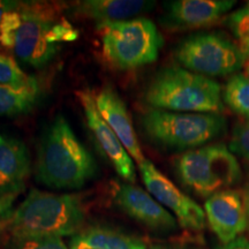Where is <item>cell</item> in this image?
Listing matches in <instances>:
<instances>
[{
    "label": "cell",
    "mask_w": 249,
    "mask_h": 249,
    "mask_svg": "<svg viewBox=\"0 0 249 249\" xmlns=\"http://www.w3.org/2000/svg\"><path fill=\"white\" fill-rule=\"evenodd\" d=\"M247 73H248V76H249V64H248V66H247Z\"/></svg>",
    "instance_id": "obj_31"
},
{
    "label": "cell",
    "mask_w": 249,
    "mask_h": 249,
    "mask_svg": "<svg viewBox=\"0 0 249 249\" xmlns=\"http://www.w3.org/2000/svg\"><path fill=\"white\" fill-rule=\"evenodd\" d=\"M148 249H182V248L177 247V246H173V245L156 244V245H151L150 247H148Z\"/></svg>",
    "instance_id": "obj_28"
},
{
    "label": "cell",
    "mask_w": 249,
    "mask_h": 249,
    "mask_svg": "<svg viewBox=\"0 0 249 249\" xmlns=\"http://www.w3.org/2000/svg\"><path fill=\"white\" fill-rule=\"evenodd\" d=\"M103 54L118 70H134L157 60L164 39L156 24L147 18L98 27Z\"/></svg>",
    "instance_id": "obj_6"
},
{
    "label": "cell",
    "mask_w": 249,
    "mask_h": 249,
    "mask_svg": "<svg viewBox=\"0 0 249 249\" xmlns=\"http://www.w3.org/2000/svg\"><path fill=\"white\" fill-rule=\"evenodd\" d=\"M174 55L183 68L207 77L234 74L247 59L240 45L219 33L186 37L177 46Z\"/></svg>",
    "instance_id": "obj_8"
},
{
    "label": "cell",
    "mask_w": 249,
    "mask_h": 249,
    "mask_svg": "<svg viewBox=\"0 0 249 249\" xmlns=\"http://www.w3.org/2000/svg\"><path fill=\"white\" fill-rule=\"evenodd\" d=\"M144 101L156 110L171 112L220 114L224 111L219 83L179 66L158 71L145 90Z\"/></svg>",
    "instance_id": "obj_3"
},
{
    "label": "cell",
    "mask_w": 249,
    "mask_h": 249,
    "mask_svg": "<svg viewBox=\"0 0 249 249\" xmlns=\"http://www.w3.org/2000/svg\"><path fill=\"white\" fill-rule=\"evenodd\" d=\"M77 97L85 112L87 124L101 155L124 180L130 183L135 181L136 172L133 158L118 139L116 133L102 118L96 107L95 96L89 90H81L77 92Z\"/></svg>",
    "instance_id": "obj_10"
},
{
    "label": "cell",
    "mask_w": 249,
    "mask_h": 249,
    "mask_svg": "<svg viewBox=\"0 0 249 249\" xmlns=\"http://www.w3.org/2000/svg\"><path fill=\"white\" fill-rule=\"evenodd\" d=\"M154 1L144 0H85L74 5L76 14L91 18L99 26L132 20L150 11Z\"/></svg>",
    "instance_id": "obj_16"
},
{
    "label": "cell",
    "mask_w": 249,
    "mask_h": 249,
    "mask_svg": "<svg viewBox=\"0 0 249 249\" xmlns=\"http://www.w3.org/2000/svg\"><path fill=\"white\" fill-rule=\"evenodd\" d=\"M71 249H148V246L139 236L97 225L83 229L74 235Z\"/></svg>",
    "instance_id": "obj_17"
},
{
    "label": "cell",
    "mask_w": 249,
    "mask_h": 249,
    "mask_svg": "<svg viewBox=\"0 0 249 249\" xmlns=\"http://www.w3.org/2000/svg\"><path fill=\"white\" fill-rule=\"evenodd\" d=\"M86 222L82 200L75 194H52L31 189L13 210L4 229L12 239L27 236L75 235Z\"/></svg>",
    "instance_id": "obj_2"
},
{
    "label": "cell",
    "mask_w": 249,
    "mask_h": 249,
    "mask_svg": "<svg viewBox=\"0 0 249 249\" xmlns=\"http://www.w3.org/2000/svg\"><path fill=\"white\" fill-rule=\"evenodd\" d=\"M145 135L156 144L173 150L204 147L226 132V119L220 114L186 113L151 108L141 118Z\"/></svg>",
    "instance_id": "obj_5"
},
{
    "label": "cell",
    "mask_w": 249,
    "mask_h": 249,
    "mask_svg": "<svg viewBox=\"0 0 249 249\" xmlns=\"http://www.w3.org/2000/svg\"><path fill=\"white\" fill-rule=\"evenodd\" d=\"M139 171L149 194L172 211L180 227L189 232H201L204 229L207 220L204 209L180 191L150 160H144L139 164Z\"/></svg>",
    "instance_id": "obj_9"
},
{
    "label": "cell",
    "mask_w": 249,
    "mask_h": 249,
    "mask_svg": "<svg viewBox=\"0 0 249 249\" xmlns=\"http://www.w3.org/2000/svg\"><path fill=\"white\" fill-rule=\"evenodd\" d=\"M13 249H68L59 236L39 235L13 239Z\"/></svg>",
    "instance_id": "obj_22"
},
{
    "label": "cell",
    "mask_w": 249,
    "mask_h": 249,
    "mask_svg": "<svg viewBox=\"0 0 249 249\" xmlns=\"http://www.w3.org/2000/svg\"><path fill=\"white\" fill-rule=\"evenodd\" d=\"M14 197H0V229H4L6 222L13 213Z\"/></svg>",
    "instance_id": "obj_25"
},
{
    "label": "cell",
    "mask_w": 249,
    "mask_h": 249,
    "mask_svg": "<svg viewBox=\"0 0 249 249\" xmlns=\"http://www.w3.org/2000/svg\"><path fill=\"white\" fill-rule=\"evenodd\" d=\"M95 102L102 118L116 133L130 157L138 165L141 164L145 158L133 127L132 118L123 99L111 87H104L98 95L95 96Z\"/></svg>",
    "instance_id": "obj_15"
},
{
    "label": "cell",
    "mask_w": 249,
    "mask_h": 249,
    "mask_svg": "<svg viewBox=\"0 0 249 249\" xmlns=\"http://www.w3.org/2000/svg\"><path fill=\"white\" fill-rule=\"evenodd\" d=\"M230 150L249 163V121L236 124L233 128Z\"/></svg>",
    "instance_id": "obj_24"
},
{
    "label": "cell",
    "mask_w": 249,
    "mask_h": 249,
    "mask_svg": "<svg viewBox=\"0 0 249 249\" xmlns=\"http://www.w3.org/2000/svg\"><path fill=\"white\" fill-rule=\"evenodd\" d=\"M31 172L30 154L21 140L0 134V197L17 198Z\"/></svg>",
    "instance_id": "obj_14"
},
{
    "label": "cell",
    "mask_w": 249,
    "mask_h": 249,
    "mask_svg": "<svg viewBox=\"0 0 249 249\" xmlns=\"http://www.w3.org/2000/svg\"><path fill=\"white\" fill-rule=\"evenodd\" d=\"M176 171L183 186L201 197L240 182L242 172L235 155L225 144H207L189 150L176 160Z\"/></svg>",
    "instance_id": "obj_7"
},
{
    "label": "cell",
    "mask_w": 249,
    "mask_h": 249,
    "mask_svg": "<svg viewBox=\"0 0 249 249\" xmlns=\"http://www.w3.org/2000/svg\"><path fill=\"white\" fill-rule=\"evenodd\" d=\"M17 4L18 1H0V23H1L4 15L8 13L11 9H13Z\"/></svg>",
    "instance_id": "obj_27"
},
{
    "label": "cell",
    "mask_w": 249,
    "mask_h": 249,
    "mask_svg": "<svg viewBox=\"0 0 249 249\" xmlns=\"http://www.w3.org/2000/svg\"><path fill=\"white\" fill-rule=\"evenodd\" d=\"M216 249H249V239L240 236V238L235 239L234 241L226 245H222Z\"/></svg>",
    "instance_id": "obj_26"
},
{
    "label": "cell",
    "mask_w": 249,
    "mask_h": 249,
    "mask_svg": "<svg viewBox=\"0 0 249 249\" xmlns=\"http://www.w3.org/2000/svg\"><path fill=\"white\" fill-rule=\"evenodd\" d=\"M208 223L223 245L230 244L247 230L248 217L244 197L232 189L218 192L204 203Z\"/></svg>",
    "instance_id": "obj_12"
},
{
    "label": "cell",
    "mask_w": 249,
    "mask_h": 249,
    "mask_svg": "<svg viewBox=\"0 0 249 249\" xmlns=\"http://www.w3.org/2000/svg\"><path fill=\"white\" fill-rule=\"evenodd\" d=\"M0 86L14 89H34L40 87L35 77L24 73L17 60L4 53H0Z\"/></svg>",
    "instance_id": "obj_20"
},
{
    "label": "cell",
    "mask_w": 249,
    "mask_h": 249,
    "mask_svg": "<svg viewBox=\"0 0 249 249\" xmlns=\"http://www.w3.org/2000/svg\"><path fill=\"white\" fill-rule=\"evenodd\" d=\"M112 194L113 202L121 211L152 231L170 233L178 229L176 217L140 187L117 183Z\"/></svg>",
    "instance_id": "obj_11"
},
{
    "label": "cell",
    "mask_w": 249,
    "mask_h": 249,
    "mask_svg": "<svg viewBox=\"0 0 249 249\" xmlns=\"http://www.w3.org/2000/svg\"><path fill=\"white\" fill-rule=\"evenodd\" d=\"M18 5H20V1H18L17 6L4 15L1 23H0V45L2 48L11 50V51L13 49L15 35H17L18 26L21 23Z\"/></svg>",
    "instance_id": "obj_21"
},
{
    "label": "cell",
    "mask_w": 249,
    "mask_h": 249,
    "mask_svg": "<svg viewBox=\"0 0 249 249\" xmlns=\"http://www.w3.org/2000/svg\"><path fill=\"white\" fill-rule=\"evenodd\" d=\"M241 9V11L242 12H244V13L245 14H247V15H249V1L247 2V4H246L245 6H244V7H242V8H240Z\"/></svg>",
    "instance_id": "obj_30"
},
{
    "label": "cell",
    "mask_w": 249,
    "mask_h": 249,
    "mask_svg": "<svg viewBox=\"0 0 249 249\" xmlns=\"http://www.w3.org/2000/svg\"><path fill=\"white\" fill-rule=\"evenodd\" d=\"M97 171L92 155L77 139L66 118L58 114L40 138L35 174L42 185L55 189H79Z\"/></svg>",
    "instance_id": "obj_1"
},
{
    "label": "cell",
    "mask_w": 249,
    "mask_h": 249,
    "mask_svg": "<svg viewBox=\"0 0 249 249\" xmlns=\"http://www.w3.org/2000/svg\"><path fill=\"white\" fill-rule=\"evenodd\" d=\"M223 99L233 112L249 121V76L238 73L230 77Z\"/></svg>",
    "instance_id": "obj_19"
},
{
    "label": "cell",
    "mask_w": 249,
    "mask_h": 249,
    "mask_svg": "<svg viewBox=\"0 0 249 249\" xmlns=\"http://www.w3.org/2000/svg\"><path fill=\"white\" fill-rule=\"evenodd\" d=\"M42 97L40 87L34 89H14L0 86V119H12L28 114Z\"/></svg>",
    "instance_id": "obj_18"
},
{
    "label": "cell",
    "mask_w": 249,
    "mask_h": 249,
    "mask_svg": "<svg viewBox=\"0 0 249 249\" xmlns=\"http://www.w3.org/2000/svg\"><path fill=\"white\" fill-rule=\"evenodd\" d=\"M226 23L230 29L233 31L234 36L239 39V45L249 55V15L245 14L241 9H238L234 13L229 15Z\"/></svg>",
    "instance_id": "obj_23"
},
{
    "label": "cell",
    "mask_w": 249,
    "mask_h": 249,
    "mask_svg": "<svg viewBox=\"0 0 249 249\" xmlns=\"http://www.w3.org/2000/svg\"><path fill=\"white\" fill-rule=\"evenodd\" d=\"M234 0H176L165 4L161 26L182 31L210 27L234 6Z\"/></svg>",
    "instance_id": "obj_13"
},
{
    "label": "cell",
    "mask_w": 249,
    "mask_h": 249,
    "mask_svg": "<svg viewBox=\"0 0 249 249\" xmlns=\"http://www.w3.org/2000/svg\"><path fill=\"white\" fill-rule=\"evenodd\" d=\"M18 26L12 52L27 66L42 68L57 54L59 45L75 40L79 31L59 17L55 6L46 2L20 1Z\"/></svg>",
    "instance_id": "obj_4"
},
{
    "label": "cell",
    "mask_w": 249,
    "mask_h": 249,
    "mask_svg": "<svg viewBox=\"0 0 249 249\" xmlns=\"http://www.w3.org/2000/svg\"><path fill=\"white\" fill-rule=\"evenodd\" d=\"M244 202H245V207H246V213H247V217H248V220H249V187L247 189H246V192H245Z\"/></svg>",
    "instance_id": "obj_29"
}]
</instances>
